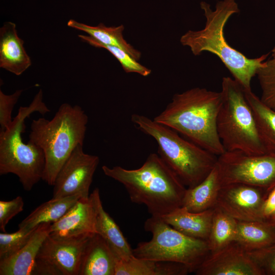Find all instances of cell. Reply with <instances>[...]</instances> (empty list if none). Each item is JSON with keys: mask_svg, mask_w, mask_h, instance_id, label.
<instances>
[{"mask_svg": "<svg viewBox=\"0 0 275 275\" xmlns=\"http://www.w3.org/2000/svg\"><path fill=\"white\" fill-rule=\"evenodd\" d=\"M256 75L262 90L261 101L275 111V58L265 61Z\"/></svg>", "mask_w": 275, "mask_h": 275, "instance_id": "f1b7e54d", "label": "cell"}, {"mask_svg": "<svg viewBox=\"0 0 275 275\" xmlns=\"http://www.w3.org/2000/svg\"><path fill=\"white\" fill-rule=\"evenodd\" d=\"M43 101L40 89L28 106H20L9 126L0 131V175H16L27 191L42 179L45 164L43 150L29 141L24 143L21 137L26 118L38 112L44 116L50 112Z\"/></svg>", "mask_w": 275, "mask_h": 275, "instance_id": "8992f818", "label": "cell"}, {"mask_svg": "<svg viewBox=\"0 0 275 275\" xmlns=\"http://www.w3.org/2000/svg\"><path fill=\"white\" fill-rule=\"evenodd\" d=\"M131 120L138 129L154 139L158 154L187 188L201 182L216 166L217 156L171 128L138 114H133Z\"/></svg>", "mask_w": 275, "mask_h": 275, "instance_id": "5b68a950", "label": "cell"}, {"mask_svg": "<svg viewBox=\"0 0 275 275\" xmlns=\"http://www.w3.org/2000/svg\"><path fill=\"white\" fill-rule=\"evenodd\" d=\"M254 115L261 142L267 153L275 156V111L257 96L252 90H244Z\"/></svg>", "mask_w": 275, "mask_h": 275, "instance_id": "cb8c5ba5", "label": "cell"}, {"mask_svg": "<svg viewBox=\"0 0 275 275\" xmlns=\"http://www.w3.org/2000/svg\"><path fill=\"white\" fill-rule=\"evenodd\" d=\"M221 92L196 87L176 93L153 120L217 156L225 152L217 130Z\"/></svg>", "mask_w": 275, "mask_h": 275, "instance_id": "7a4b0ae2", "label": "cell"}, {"mask_svg": "<svg viewBox=\"0 0 275 275\" xmlns=\"http://www.w3.org/2000/svg\"><path fill=\"white\" fill-rule=\"evenodd\" d=\"M96 233L107 242L118 260H126L132 257L131 248L113 218L103 209L100 194L96 200Z\"/></svg>", "mask_w": 275, "mask_h": 275, "instance_id": "44dd1931", "label": "cell"}, {"mask_svg": "<svg viewBox=\"0 0 275 275\" xmlns=\"http://www.w3.org/2000/svg\"><path fill=\"white\" fill-rule=\"evenodd\" d=\"M80 198V195H74L52 198L34 209L18 225V228L32 229L43 223H55L61 218Z\"/></svg>", "mask_w": 275, "mask_h": 275, "instance_id": "603a6c76", "label": "cell"}, {"mask_svg": "<svg viewBox=\"0 0 275 275\" xmlns=\"http://www.w3.org/2000/svg\"><path fill=\"white\" fill-rule=\"evenodd\" d=\"M91 235L65 238L49 234L37 256L35 275H78L82 252Z\"/></svg>", "mask_w": 275, "mask_h": 275, "instance_id": "30bf717a", "label": "cell"}, {"mask_svg": "<svg viewBox=\"0 0 275 275\" xmlns=\"http://www.w3.org/2000/svg\"><path fill=\"white\" fill-rule=\"evenodd\" d=\"M272 57L275 58V45L274 46V47L272 50Z\"/></svg>", "mask_w": 275, "mask_h": 275, "instance_id": "836d02e7", "label": "cell"}, {"mask_svg": "<svg viewBox=\"0 0 275 275\" xmlns=\"http://www.w3.org/2000/svg\"><path fill=\"white\" fill-rule=\"evenodd\" d=\"M37 227L32 229H19L11 233H1L0 260L10 258L20 251L30 240Z\"/></svg>", "mask_w": 275, "mask_h": 275, "instance_id": "83f0119b", "label": "cell"}, {"mask_svg": "<svg viewBox=\"0 0 275 275\" xmlns=\"http://www.w3.org/2000/svg\"><path fill=\"white\" fill-rule=\"evenodd\" d=\"M52 223L39 225L28 242L16 254L0 260L1 275H34L36 258L45 238L50 234Z\"/></svg>", "mask_w": 275, "mask_h": 275, "instance_id": "9a60e30c", "label": "cell"}, {"mask_svg": "<svg viewBox=\"0 0 275 275\" xmlns=\"http://www.w3.org/2000/svg\"><path fill=\"white\" fill-rule=\"evenodd\" d=\"M269 191L241 183L222 185L215 206L238 221H261V208Z\"/></svg>", "mask_w": 275, "mask_h": 275, "instance_id": "7c38bea8", "label": "cell"}, {"mask_svg": "<svg viewBox=\"0 0 275 275\" xmlns=\"http://www.w3.org/2000/svg\"><path fill=\"white\" fill-rule=\"evenodd\" d=\"M191 273L185 265L173 262L156 261L133 255L117 260L114 275H186Z\"/></svg>", "mask_w": 275, "mask_h": 275, "instance_id": "d6986e66", "label": "cell"}, {"mask_svg": "<svg viewBox=\"0 0 275 275\" xmlns=\"http://www.w3.org/2000/svg\"><path fill=\"white\" fill-rule=\"evenodd\" d=\"M99 162L97 155L85 153L77 145L59 172L54 184L52 198L80 195L89 197V189Z\"/></svg>", "mask_w": 275, "mask_h": 275, "instance_id": "8fae6325", "label": "cell"}, {"mask_svg": "<svg viewBox=\"0 0 275 275\" xmlns=\"http://www.w3.org/2000/svg\"><path fill=\"white\" fill-rule=\"evenodd\" d=\"M221 92L222 103L217 116V130L225 151L267 154L243 87L234 78L224 77Z\"/></svg>", "mask_w": 275, "mask_h": 275, "instance_id": "52a82bcc", "label": "cell"}, {"mask_svg": "<svg viewBox=\"0 0 275 275\" xmlns=\"http://www.w3.org/2000/svg\"><path fill=\"white\" fill-rule=\"evenodd\" d=\"M24 202L18 196L9 201H0V229L5 232V227L8 222L16 215L23 210Z\"/></svg>", "mask_w": 275, "mask_h": 275, "instance_id": "1f68e13d", "label": "cell"}, {"mask_svg": "<svg viewBox=\"0 0 275 275\" xmlns=\"http://www.w3.org/2000/svg\"><path fill=\"white\" fill-rule=\"evenodd\" d=\"M17 33L16 25L5 22L0 29V67L20 75L32 64Z\"/></svg>", "mask_w": 275, "mask_h": 275, "instance_id": "e0dca14e", "label": "cell"}, {"mask_svg": "<svg viewBox=\"0 0 275 275\" xmlns=\"http://www.w3.org/2000/svg\"><path fill=\"white\" fill-rule=\"evenodd\" d=\"M200 6L206 18L204 28L186 32L180 38L181 44L189 47L195 56L204 51L214 54L244 90H251V80L265 64L269 53L257 58H249L227 42L224 35L225 25L231 16L239 12L235 0L219 1L214 10L205 2H202Z\"/></svg>", "mask_w": 275, "mask_h": 275, "instance_id": "3957f363", "label": "cell"}, {"mask_svg": "<svg viewBox=\"0 0 275 275\" xmlns=\"http://www.w3.org/2000/svg\"><path fill=\"white\" fill-rule=\"evenodd\" d=\"M261 219L272 222L275 220V186L268 192L261 210Z\"/></svg>", "mask_w": 275, "mask_h": 275, "instance_id": "d6a6232c", "label": "cell"}, {"mask_svg": "<svg viewBox=\"0 0 275 275\" xmlns=\"http://www.w3.org/2000/svg\"><path fill=\"white\" fill-rule=\"evenodd\" d=\"M117 260L105 240L94 233L85 246L78 275H114Z\"/></svg>", "mask_w": 275, "mask_h": 275, "instance_id": "2e32d148", "label": "cell"}, {"mask_svg": "<svg viewBox=\"0 0 275 275\" xmlns=\"http://www.w3.org/2000/svg\"><path fill=\"white\" fill-rule=\"evenodd\" d=\"M237 221L215 206L207 242L210 254L235 242Z\"/></svg>", "mask_w": 275, "mask_h": 275, "instance_id": "484cf974", "label": "cell"}, {"mask_svg": "<svg viewBox=\"0 0 275 275\" xmlns=\"http://www.w3.org/2000/svg\"><path fill=\"white\" fill-rule=\"evenodd\" d=\"M214 209L193 212L181 206L161 217L185 235L207 241L210 233Z\"/></svg>", "mask_w": 275, "mask_h": 275, "instance_id": "ac0fdd59", "label": "cell"}, {"mask_svg": "<svg viewBox=\"0 0 275 275\" xmlns=\"http://www.w3.org/2000/svg\"><path fill=\"white\" fill-rule=\"evenodd\" d=\"M102 170L124 186L132 202L145 205L151 216L161 217L182 206L187 187L158 154L150 153L136 169L103 166Z\"/></svg>", "mask_w": 275, "mask_h": 275, "instance_id": "6da1fadb", "label": "cell"}, {"mask_svg": "<svg viewBox=\"0 0 275 275\" xmlns=\"http://www.w3.org/2000/svg\"><path fill=\"white\" fill-rule=\"evenodd\" d=\"M246 252L262 275H275V243L260 249Z\"/></svg>", "mask_w": 275, "mask_h": 275, "instance_id": "f546056e", "label": "cell"}, {"mask_svg": "<svg viewBox=\"0 0 275 275\" xmlns=\"http://www.w3.org/2000/svg\"><path fill=\"white\" fill-rule=\"evenodd\" d=\"M197 275H262L247 252L234 242L210 254L195 272Z\"/></svg>", "mask_w": 275, "mask_h": 275, "instance_id": "4fadbf2b", "label": "cell"}, {"mask_svg": "<svg viewBox=\"0 0 275 275\" xmlns=\"http://www.w3.org/2000/svg\"><path fill=\"white\" fill-rule=\"evenodd\" d=\"M78 37L81 40L95 47L108 50L120 62L125 72L135 73L143 76H147L151 74L150 69L138 63L136 60L123 49L117 46L100 43L89 36L79 35Z\"/></svg>", "mask_w": 275, "mask_h": 275, "instance_id": "4316f807", "label": "cell"}, {"mask_svg": "<svg viewBox=\"0 0 275 275\" xmlns=\"http://www.w3.org/2000/svg\"><path fill=\"white\" fill-rule=\"evenodd\" d=\"M235 242L245 251L275 243V224L263 221H238Z\"/></svg>", "mask_w": 275, "mask_h": 275, "instance_id": "7402d4cb", "label": "cell"}, {"mask_svg": "<svg viewBox=\"0 0 275 275\" xmlns=\"http://www.w3.org/2000/svg\"><path fill=\"white\" fill-rule=\"evenodd\" d=\"M67 25L86 33L100 43L117 46L123 49L137 61L141 57V52L124 39L123 35L124 26L123 25L106 26L103 23H100L97 26H91L70 19L67 22Z\"/></svg>", "mask_w": 275, "mask_h": 275, "instance_id": "d4e9b609", "label": "cell"}, {"mask_svg": "<svg viewBox=\"0 0 275 275\" xmlns=\"http://www.w3.org/2000/svg\"><path fill=\"white\" fill-rule=\"evenodd\" d=\"M222 185L217 165L199 184L187 188L182 206L193 212L214 208Z\"/></svg>", "mask_w": 275, "mask_h": 275, "instance_id": "ffe728a7", "label": "cell"}, {"mask_svg": "<svg viewBox=\"0 0 275 275\" xmlns=\"http://www.w3.org/2000/svg\"><path fill=\"white\" fill-rule=\"evenodd\" d=\"M144 229L151 233L152 238L140 242L133 249L136 257L179 263L186 266L191 273H195L210 254L207 241L185 235L160 216L148 218Z\"/></svg>", "mask_w": 275, "mask_h": 275, "instance_id": "ba28073f", "label": "cell"}, {"mask_svg": "<svg viewBox=\"0 0 275 275\" xmlns=\"http://www.w3.org/2000/svg\"><path fill=\"white\" fill-rule=\"evenodd\" d=\"M88 117L79 105L62 104L50 120H33L29 141L43 151L45 164L42 180L53 186L60 169L74 149L84 144Z\"/></svg>", "mask_w": 275, "mask_h": 275, "instance_id": "277c9868", "label": "cell"}, {"mask_svg": "<svg viewBox=\"0 0 275 275\" xmlns=\"http://www.w3.org/2000/svg\"><path fill=\"white\" fill-rule=\"evenodd\" d=\"M100 194L96 188L87 199L80 198L59 221L51 224L50 235L60 237H78L96 233V200Z\"/></svg>", "mask_w": 275, "mask_h": 275, "instance_id": "5bb4252c", "label": "cell"}, {"mask_svg": "<svg viewBox=\"0 0 275 275\" xmlns=\"http://www.w3.org/2000/svg\"><path fill=\"white\" fill-rule=\"evenodd\" d=\"M22 92V90H18L6 95L0 90V131L6 129L12 123V112Z\"/></svg>", "mask_w": 275, "mask_h": 275, "instance_id": "4dcf8cb0", "label": "cell"}, {"mask_svg": "<svg viewBox=\"0 0 275 275\" xmlns=\"http://www.w3.org/2000/svg\"><path fill=\"white\" fill-rule=\"evenodd\" d=\"M216 165L222 186L241 183L268 190L275 186V156L225 151Z\"/></svg>", "mask_w": 275, "mask_h": 275, "instance_id": "9c48e42d", "label": "cell"}, {"mask_svg": "<svg viewBox=\"0 0 275 275\" xmlns=\"http://www.w3.org/2000/svg\"><path fill=\"white\" fill-rule=\"evenodd\" d=\"M272 223H274L275 224V220L273 222H272Z\"/></svg>", "mask_w": 275, "mask_h": 275, "instance_id": "e575fe53", "label": "cell"}]
</instances>
